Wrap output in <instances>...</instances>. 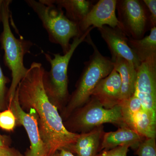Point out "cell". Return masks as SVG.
<instances>
[{"instance_id": "8992f818", "label": "cell", "mask_w": 156, "mask_h": 156, "mask_svg": "<svg viewBox=\"0 0 156 156\" xmlns=\"http://www.w3.org/2000/svg\"><path fill=\"white\" fill-rule=\"evenodd\" d=\"M67 119L63 122L66 128L75 133H87L105 123H111L119 127L126 126L120 105L111 109L105 108L92 97Z\"/></svg>"}, {"instance_id": "484cf974", "label": "cell", "mask_w": 156, "mask_h": 156, "mask_svg": "<svg viewBox=\"0 0 156 156\" xmlns=\"http://www.w3.org/2000/svg\"><path fill=\"white\" fill-rule=\"evenodd\" d=\"M9 140L8 136L2 135L0 133V147L9 146Z\"/></svg>"}, {"instance_id": "cb8c5ba5", "label": "cell", "mask_w": 156, "mask_h": 156, "mask_svg": "<svg viewBox=\"0 0 156 156\" xmlns=\"http://www.w3.org/2000/svg\"><path fill=\"white\" fill-rule=\"evenodd\" d=\"M143 2L149 11V23L151 29L156 25V1L143 0Z\"/></svg>"}, {"instance_id": "d6986e66", "label": "cell", "mask_w": 156, "mask_h": 156, "mask_svg": "<svg viewBox=\"0 0 156 156\" xmlns=\"http://www.w3.org/2000/svg\"><path fill=\"white\" fill-rule=\"evenodd\" d=\"M119 105L122 108V115L125 125L131 128L134 116L143 110L141 101L134 95L127 100L122 101Z\"/></svg>"}, {"instance_id": "52a82bcc", "label": "cell", "mask_w": 156, "mask_h": 156, "mask_svg": "<svg viewBox=\"0 0 156 156\" xmlns=\"http://www.w3.org/2000/svg\"><path fill=\"white\" fill-rule=\"evenodd\" d=\"M142 2L117 1L118 19L122 25V30L127 37L134 39L142 38L148 25H150L149 14Z\"/></svg>"}, {"instance_id": "4316f807", "label": "cell", "mask_w": 156, "mask_h": 156, "mask_svg": "<svg viewBox=\"0 0 156 156\" xmlns=\"http://www.w3.org/2000/svg\"><path fill=\"white\" fill-rule=\"evenodd\" d=\"M58 151H59V154H60L61 156H75L69 151H68L67 150L64 149H62Z\"/></svg>"}, {"instance_id": "ba28073f", "label": "cell", "mask_w": 156, "mask_h": 156, "mask_svg": "<svg viewBox=\"0 0 156 156\" xmlns=\"http://www.w3.org/2000/svg\"><path fill=\"white\" fill-rule=\"evenodd\" d=\"M134 95L144 109L156 119V55L141 62L137 69Z\"/></svg>"}, {"instance_id": "5bb4252c", "label": "cell", "mask_w": 156, "mask_h": 156, "mask_svg": "<svg viewBox=\"0 0 156 156\" xmlns=\"http://www.w3.org/2000/svg\"><path fill=\"white\" fill-rule=\"evenodd\" d=\"M103 126H98L87 133L79 134L76 141L69 151L77 156H96L100 151L104 133Z\"/></svg>"}, {"instance_id": "7c38bea8", "label": "cell", "mask_w": 156, "mask_h": 156, "mask_svg": "<svg viewBox=\"0 0 156 156\" xmlns=\"http://www.w3.org/2000/svg\"><path fill=\"white\" fill-rule=\"evenodd\" d=\"M121 86L119 74L113 69L98 83L91 97L97 100L105 108H113L121 102Z\"/></svg>"}, {"instance_id": "3957f363", "label": "cell", "mask_w": 156, "mask_h": 156, "mask_svg": "<svg viewBox=\"0 0 156 156\" xmlns=\"http://www.w3.org/2000/svg\"><path fill=\"white\" fill-rule=\"evenodd\" d=\"M89 35L86 41L93 47V53L85 63L83 73L75 90L70 96L62 111V117L67 119L75 111L83 106L91 97L92 92L100 81L114 69L111 58L103 56L97 49Z\"/></svg>"}, {"instance_id": "d4e9b609", "label": "cell", "mask_w": 156, "mask_h": 156, "mask_svg": "<svg viewBox=\"0 0 156 156\" xmlns=\"http://www.w3.org/2000/svg\"><path fill=\"white\" fill-rule=\"evenodd\" d=\"M0 156H23L18 151L9 146L0 147Z\"/></svg>"}, {"instance_id": "e0dca14e", "label": "cell", "mask_w": 156, "mask_h": 156, "mask_svg": "<svg viewBox=\"0 0 156 156\" xmlns=\"http://www.w3.org/2000/svg\"><path fill=\"white\" fill-rule=\"evenodd\" d=\"M128 44L135 53L140 63L151 56L156 55V27L151 29L147 36L140 39L128 37Z\"/></svg>"}, {"instance_id": "9a60e30c", "label": "cell", "mask_w": 156, "mask_h": 156, "mask_svg": "<svg viewBox=\"0 0 156 156\" xmlns=\"http://www.w3.org/2000/svg\"><path fill=\"white\" fill-rule=\"evenodd\" d=\"M111 59L114 69L119 74L121 77V103L134 95L137 69L131 62L121 57H112Z\"/></svg>"}, {"instance_id": "f1b7e54d", "label": "cell", "mask_w": 156, "mask_h": 156, "mask_svg": "<svg viewBox=\"0 0 156 156\" xmlns=\"http://www.w3.org/2000/svg\"><path fill=\"white\" fill-rule=\"evenodd\" d=\"M60 156V154H59V151L56 152L55 153L53 154L52 155V156Z\"/></svg>"}, {"instance_id": "7a4b0ae2", "label": "cell", "mask_w": 156, "mask_h": 156, "mask_svg": "<svg viewBox=\"0 0 156 156\" xmlns=\"http://www.w3.org/2000/svg\"><path fill=\"white\" fill-rule=\"evenodd\" d=\"M11 0H4L2 5V22L3 30L0 35V44L4 51V63L11 71V83L9 89L7 100L11 102L21 80L25 76L28 68L24 66V56L30 53L33 43L23 37L17 38L11 31L10 25Z\"/></svg>"}, {"instance_id": "2e32d148", "label": "cell", "mask_w": 156, "mask_h": 156, "mask_svg": "<svg viewBox=\"0 0 156 156\" xmlns=\"http://www.w3.org/2000/svg\"><path fill=\"white\" fill-rule=\"evenodd\" d=\"M59 9H64L65 15L71 21L79 24L92 8V2L87 0H50Z\"/></svg>"}, {"instance_id": "4fadbf2b", "label": "cell", "mask_w": 156, "mask_h": 156, "mask_svg": "<svg viewBox=\"0 0 156 156\" xmlns=\"http://www.w3.org/2000/svg\"><path fill=\"white\" fill-rule=\"evenodd\" d=\"M145 138L133 129L126 126H122L116 131L104 132L100 151L126 145L136 150L140 143Z\"/></svg>"}, {"instance_id": "f546056e", "label": "cell", "mask_w": 156, "mask_h": 156, "mask_svg": "<svg viewBox=\"0 0 156 156\" xmlns=\"http://www.w3.org/2000/svg\"></svg>"}, {"instance_id": "9c48e42d", "label": "cell", "mask_w": 156, "mask_h": 156, "mask_svg": "<svg viewBox=\"0 0 156 156\" xmlns=\"http://www.w3.org/2000/svg\"><path fill=\"white\" fill-rule=\"evenodd\" d=\"M8 108L12 111L16 119V125L24 127L28 135L30 148L24 156H47V148L41 137L39 131L38 117L35 112L30 109L23 110L20 104L17 90Z\"/></svg>"}, {"instance_id": "7402d4cb", "label": "cell", "mask_w": 156, "mask_h": 156, "mask_svg": "<svg viewBox=\"0 0 156 156\" xmlns=\"http://www.w3.org/2000/svg\"><path fill=\"white\" fill-rule=\"evenodd\" d=\"M9 82V78L4 75L0 65V112L8 108L7 95L9 89L6 85Z\"/></svg>"}, {"instance_id": "83f0119b", "label": "cell", "mask_w": 156, "mask_h": 156, "mask_svg": "<svg viewBox=\"0 0 156 156\" xmlns=\"http://www.w3.org/2000/svg\"><path fill=\"white\" fill-rule=\"evenodd\" d=\"M4 0H0V23L2 22V5Z\"/></svg>"}, {"instance_id": "ffe728a7", "label": "cell", "mask_w": 156, "mask_h": 156, "mask_svg": "<svg viewBox=\"0 0 156 156\" xmlns=\"http://www.w3.org/2000/svg\"><path fill=\"white\" fill-rule=\"evenodd\" d=\"M135 150L138 156H156V137L145 138Z\"/></svg>"}, {"instance_id": "277c9868", "label": "cell", "mask_w": 156, "mask_h": 156, "mask_svg": "<svg viewBox=\"0 0 156 156\" xmlns=\"http://www.w3.org/2000/svg\"><path fill=\"white\" fill-rule=\"evenodd\" d=\"M93 28V27H90L83 34L73 38L69 50L63 55L53 53L52 58L49 53H44L46 60L50 65V71H44V86L50 101L58 109H62L63 106H66L70 97L68 77L70 60L76 49L82 42L86 41L87 37Z\"/></svg>"}, {"instance_id": "8fae6325", "label": "cell", "mask_w": 156, "mask_h": 156, "mask_svg": "<svg viewBox=\"0 0 156 156\" xmlns=\"http://www.w3.org/2000/svg\"><path fill=\"white\" fill-rule=\"evenodd\" d=\"M98 29L108 46L112 57L124 58L134 65L136 69L138 68L141 63L128 45V37L122 30L108 26Z\"/></svg>"}, {"instance_id": "ac0fdd59", "label": "cell", "mask_w": 156, "mask_h": 156, "mask_svg": "<svg viewBox=\"0 0 156 156\" xmlns=\"http://www.w3.org/2000/svg\"><path fill=\"white\" fill-rule=\"evenodd\" d=\"M131 128L145 138L156 137V119L143 109L134 116Z\"/></svg>"}, {"instance_id": "5b68a950", "label": "cell", "mask_w": 156, "mask_h": 156, "mask_svg": "<svg viewBox=\"0 0 156 156\" xmlns=\"http://www.w3.org/2000/svg\"><path fill=\"white\" fill-rule=\"evenodd\" d=\"M29 7L37 14L48 35L49 41L59 45L63 54L70 48L71 39L83 34L78 23L71 21L62 9L56 7L50 0H26Z\"/></svg>"}, {"instance_id": "30bf717a", "label": "cell", "mask_w": 156, "mask_h": 156, "mask_svg": "<svg viewBox=\"0 0 156 156\" xmlns=\"http://www.w3.org/2000/svg\"><path fill=\"white\" fill-rule=\"evenodd\" d=\"M116 0H100L92 6L84 19L78 24L82 34L90 27H102L108 26L122 30V25L116 15Z\"/></svg>"}, {"instance_id": "6da1fadb", "label": "cell", "mask_w": 156, "mask_h": 156, "mask_svg": "<svg viewBox=\"0 0 156 156\" xmlns=\"http://www.w3.org/2000/svg\"><path fill=\"white\" fill-rule=\"evenodd\" d=\"M44 68L40 62H32L17 89L20 104L24 111L32 109L38 117L39 131L47 148V156L62 149L69 151L79 134L66 128L58 109L50 101L43 81Z\"/></svg>"}, {"instance_id": "44dd1931", "label": "cell", "mask_w": 156, "mask_h": 156, "mask_svg": "<svg viewBox=\"0 0 156 156\" xmlns=\"http://www.w3.org/2000/svg\"><path fill=\"white\" fill-rule=\"evenodd\" d=\"M16 126V118L10 108L0 112V128L6 131H12Z\"/></svg>"}, {"instance_id": "603a6c76", "label": "cell", "mask_w": 156, "mask_h": 156, "mask_svg": "<svg viewBox=\"0 0 156 156\" xmlns=\"http://www.w3.org/2000/svg\"><path fill=\"white\" fill-rule=\"evenodd\" d=\"M129 145L117 147L108 150H103L96 156H127Z\"/></svg>"}]
</instances>
